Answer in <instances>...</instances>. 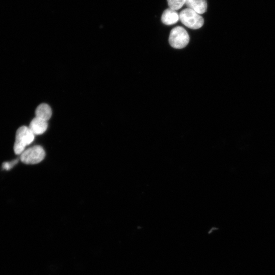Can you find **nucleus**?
I'll list each match as a JSON object with an SVG mask.
<instances>
[{
    "label": "nucleus",
    "mask_w": 275,
    "mask_h": 275,
    "mask_svg": "<svg viewBox=\"0 0 275 275\" xmlns=\"http://www.w3.org/2000/svg\"><path fill=\"white\" fill-rule=\"evenodd\" d=\"M179 19L177 13L170 8L163 12L161 20L163 24L166 25H172L176 23Z\"/></svg>",
    "instance_id": "6"
},
{
    "label": "nucleus",
    "mask_w": 275,
    "mask_h": 275,
    "mask_svg": "<svg viewBox=\"0 0 275 275\" xmlns=\"http://www.w3.org/2000/svg\"><path fill=\"white\" fill-rule=\"evenodd\" d=\"M34 139L35 135L29 127L25 126L20 127L16 132L14 146L15 153L21 155L26 150V147L31 145Z\"/></svg>",
    "instance_id": "1"
},
{
    "label": "nucleus",
    "mask_w": 275,
    "mask_h": 275,
    "mask_svg": "<svg viewBox=\"0 0 275 275\" xmlns=\"http://www.w3.org/2000/svg\"><path fill=\"white\" fill-rule=\"evenodd\" d=\"M48 124L47 121L35 117L31 122L29 128L35 135H41L47 131Z\"/></svg>",
    "instance_id": "5"
},
{
    "label": "nucleus",
    "mask_w": 275,
    "mask_h": 275,
    "mask_svg": "<svg viewBox=\"0 0 275 275\" xmlns=\"http://www.w3.org/2000/svg\"><path fill=\"white\" fill-rule=\"evenodd\" d=\"M186 2V0H167L169 8L175 11L180 9Z\"/></svg>",
    "instance_id": "9"
},
{
    "label": "nucleus",
    "mask_w": 275,
    "mask_h": 275,
    "mask_svg": "<svg viewBox=\"0 0 275 275\" xmlns=\"http://www.w3.org/2000/svg\"><path fill=\"white\" fill-rule=\"evenodd\" d=\"M189 41V35L184 28L177 26L171 31L169 42L172 48L176 49L185 48Z\"/></svg>",
    "instance_id": "2"
},
{
    "label": "nucleus",
    "mask_w": 275,
    "mask_h": 275,
    "mask_svg": "<svg viewBox=\"0 0 275 275\" xmlns=\"http://www.w3.org/2000/svg\"><path fill=\"white\" fill-rule=\"evenodd\" d=\"M179 16L181 23L192 29H200L204 23V19L200 14L189 8L182 10Z\"/></svg>",
    "instance_id": "3"
},
{
    "label": "nucleus",
    "mask_w": 275,
    "mask_h": 275,
    "mask_svg": "<svg viewBox=\"0 0 275 275\" xmlns=\"http://www.w3.org/2000/svg\"><path fill=\"white\" fill-rule=\"evenodd\" d=\"M45 156L43 148L40 146H35L26 149L20 155V160L25 164L34 165L41 162Z\"/></svg>",
    "instance_id": "4"
},
{
    "label": "nucleus",
    "mask_w": 275,
    "mask_h": 275,
    "mask_svg": "<svg viewBox=\"0 0 275 275\" xmlns=\"http://www.w3.org/2000/svg\"><path fill=\"white\" fill-rule=\"evenodd\" d=\"M186 4L189 9L195 11L200 15L205 13L207 11L206 0H186Z\"/></svg>",
    "instance_id": "7"
},
{
    "label": "nucleus",
    "mask_w": 275,
    "mask_h": 275,
    "mask_svg": "<svg viewBox=\"0 0 275 275\" xmlns=\"http://www.w3.org/2000/svg\"><path fill=\"white\" fill-rule=\"evenodd\" d=\"M36 117L48 121L52 117V111L49 105L41 104L36 109Z\"/></svg>",
    "instance_id": "8"
},
{
    "label": "nucleus",
    "mask_w": 275,
    "mask_h": 275,
    "mask_svg": "<svg viewBox=\"0 0 275 275\" xmlns=\"http://www.w3.org/2000/svg\"><path fill=\"white\" fill-rule=\"evenodd\" d=\"M18 159L13 160L11 162H6L3 164V168L7 171L11 170L15 165L18 163Z\"/></svg>",
    "instance_id": "10"
}]
</instances>
